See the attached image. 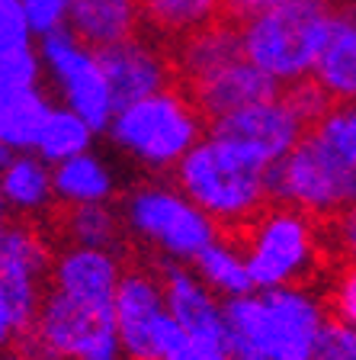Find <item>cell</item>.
Masks as SVG:
<instances>
[{
  "label": "cell",
  "instance_id": "6da1fadb",
  "mask_svg": "<svg viewBox=\"0 0 356 360\" xmlns=\"http://www.w3.org/2000/svg\"><path fill=\"white\" fill-rule=\"evenodd\" d=\"M327 319L312 283L251 290L225 302V345L235 360H315Z\"/></svg>",
  "mask_w": 356,
  "mask_h": 360
},
{
  "label": "cell",
  "instance_id": "7a4b0ae2",
  "mask_svg": "<svg viewBox=\"0 0 356 360\" xmlns=\"http://www.w3.org/2000/svg\"><path fill=\"white\" fill-rule=\"evenodd\" d=\"M173 187L206 212L222 232L235 235L273 202V167L244 148L206 132L173 167Z\"/></svg>",
  "mask_w": 356,
  "mask_h": 360
},
{
  "label": "cell",
  "instance_id": "3957f363",
  "mask_svg": "<svg viewBox=\"0 0 356 360\" xmlns=\"http://www.w3.org/2000/svg\"><path fill=\"white\" fill-rule=\"evenodd\" d=\"M235 238L244 251L253 290L315 283L334 264L324 222L279 200L257 212Z\"/></svg>",
  "mask_w": 356,
  "mask_h": 360
},
{
  "label": "cell",
  "instance_id": "277c9868",
  "mask_svg": "<svg viewBox=\"0 0 356 360\" xmlns=\"http://www.w3.org/2000/svg\"><path fill=\"white\" fill-rule=\"evenodd\" d=\"M209 132L206 116L186 87L171 84L151 97L116 106L106 135L128 161L151 174H167Z\"/></svg>",
  "mask_w": 356,
  "mask_h": 360
},
{
  "label": "cell",
  "instance_id": "5b68a950",
  "mask_svg": "<svg viewBox=\"0 0 356 360\" xmlns=\"http://www.w3.org/2000/svg\"><path fill=\"white\" fill-rule=\"evenodd\" d=\"M327 22H331L327 0H296L253 13L237 22L241 55L276 87H296L312 77Z\"/></svg>",
  "mask_w": 356,
  "mask_h": 360
},
{
  "label": "cell",
  "instance_id": "8992f818",
  "mask_svg": "<svg viewBox=\"0 0 356 360\" xmlns=\"http://www.w3.org/2000/svg\"><path fill=\"white\" fill-rule=\"evenodd\" d=\"M126 235L151 248L161 264H193L206 245L222 235L212 219L173 184H138L119 202Z\"/></svg>",
  "mask_w": 356,
  "mask_h": 360
},
{
  "label": "cell",
  "instance_id": "52a82bcc",
  "mask_svg": "<svg viewBox=\"0 0 356 360\" xmlns=\"http://www.w3.org/2000/svg\"><path fill=\"white\" fill-rule=\"evenodd\" d=\"M327 97L312 81L296 84V87L276 90L263 100L241 106V110L218 116L209 122V132L222 135L225 142L244 148L260 165L276 167L289 155L302 135L308 132L315 120L327 110Z\"/></svg>",
  "mask_w": 356,
  "mask_h": 360
},
{
  "label": "cell",
  "instance_id": "ba28073f",
  "mask_svg": "<svg viewBox=\"0 0 356 360\" xmlns=\"http://www.w3.org/2000/svg\"><path fill=\"white\" fill-rule=\"evenodd\" d=\"M29 360H122L112 309L45 286L36 322L16 341Z\"/></svg>",
  "mask_w": 356,
  "mask_h": 360
},
{
  "label": "cell",
  "instance_id": "9c48e42d",
  "mask_svg": "<svg viewBox=\"0 0 356 360\" xmlns=\"http://www.w3.org/2000/svg\"><path fill=\"white\" fill-rule=\"evenodd\" d=\"M36 49L42 55L45 75L58 94V103L84 116L97 132H106L116 103H112L110 81H106L97 49L81 42L67 26L42 36Z\"/></svg>",
  "mask_w": 356,
  "mask_h": 360
},
{
  "label": "cell",
  "instance_id": "30bf717a",
  "mask_svg": "<svg viewBox=\"0 0 356 360\" xmlns=\"http://www.w3.org/2000/svg\"><path fill=\"white\" fill-rule=\"evenodd\" d=\"M110 309H112V322H116L122 357L154 360L161 331L171 322V315L164 309V290L157 267L128 264L116 283Z\"/></svg>",
  "mask_w": 356,
  "mask_h": 360
},
{
  "label": "cell",
  "instance_id": "8fae6325",
  "mask_svg": "<svg viewBox=\"0 0 356 360\" xmlns=\"http://www.w3.org/2000/svg\"><path fill=\"white\" fill-rule=\"evenodd\" d=\"M100 61H103V71H106L110 94L116 106L151 97L157 90L177 84L171 45L157 42V39L145 36V32H138L132 39H122V42L110 45V49H100Z\"/></svg>",
  "mask_w": 356,
  "mask_h": 360
},
{
  "label": "cell",
  "instance_id": "7c38bea8",
  "mask_svg": "<svg viewBox=\"0 0 356 360\" xmlns=\"http://www.w3.org/2000/svg\"><path fill=\"white\" fill-rule=\"evenodd\" d=\"M122 251L87 245H58L48 267V290H58L71 300L110 306L116 283L122 277Z\"/></svg>",
  "mask_w": 356,
  "mask_h": 360
},
{
  "label": "cell",
  "instance_id": "4fadbf2b",
  "mask_svg": "<svg viewBox=\"0 0 356 360\" xmlns=\"http://www.w3.org/2000/svg\"><path fill=\"white\" fill-rule=\"evenodd\" d=\"M164 309L180 331L206 341H225V300L212 292L190 264H157Z\"/></svg>",
  "mask_w": 356,
  "mask_h": 360
},
{
  "label": "cell",
  "instance_id": "5bb4252c",
  "mask_svg": "<svg viewBox=\"0 0 356 360\" xmlns=\"http://www.w3.org/2000/svg\"><path fill=\"white\" fill-rule=\"evenodd\" d=\"M308 81L327 103H356V0L331 4V22Z\"/></svg>",
  "mask_w": 356,
  "mask_h": 360
},
{
  "label": "cell",
  "instance_id": "9a60e30c",
  "mask_svg": "<svg viewBox=\"0 0 356 360\" xmlns=\"http://www.w3.org/2000/svg\"><path fill=\"white\" fill-rule=\"evenodd\" d=\"M180 87H183V84H180ZM276 90H282V87H276L267 75H260L244 55H237L235 61L216 68L212 75L199 77V81L186 84V94L199 106L206 122L218 120V116H228V112L241 110V106L253 103V100L270 97Z\"/></svg>",
  "mask_w": 356,
  "mask_h": 360
},
{
  "label": "cell",
  "instance_id": "2e32d148",
  "mask_svg": "<svg viewBox=\"0 0 356 360\" xmlns=\"http://www.w3.org/2000/svg\"><path fill=\"white\" fill-rule=\"evenodd\" d=\"M0 196L10 216L42 219L52 206H58L52 190V165L36 151H13L0 165Z\"/></svg>",
  "mask_w": 356,
  "mask_h": 360
},
{
  "label": "cell",
  "instance_id": "e0dca14e",
  "mask_svg": "<svg viewBox=\"0 0 356 360\" xmlns=\"http://www.w3.org/2000/svg\"><path fill=\"white\" fill-rule=\"evenodd\" d=\"M241 55V39H237V22L222 16V20L209 22L202 30L183 36L180 42L171 45V58H173V75L177 84H193L199 77L212 75L216 68L228 65Z\"/></svg>",
  "mask_w": 356,
  "mask_h": 360
},
{
  "label": "cell",
  "instance_id": "ac0fdd59",
  "mask_svg": "<svg viewBox=\"0 0 356 360\" xmlns=\"http://www.w3.org/2000/svg\"><path fill=\"white\" fill-rule=\"evenodd\" d=\"M67 30L97 52L110 49L141 32L138 0H67Z\"/></svg>",
  "mask_w": 356,
  "mask_h": 360
},
{
  "label": "cell",
  "instance_id": "d6986e66",
  "mask_svg": "<svg viewBox=\"0 0 356 360\" xmlns=\"http://www.w3.org/2000/svg\"><path fill=\"white\" fill-rule=\"evenodd\" d=\"M52 190L58 206H90V202L116 200L119 180L110 161L93 155V148H90L84 155L52 165Z\"/></svg>",
  "mask_w": 356,
  "mask_h": 360
},
{
  "label": "cell",
  "instance_id": "ffe728a7",
  "mask_svg": "<svg viewBox=\"0 0 356 360\" xmlns=\"http://www.w3.org/2000/svg\"><path fill=\"white\" fill-rule=\"evenodd\" d=\"M55 257V241L48 225L39 219H10L0 235V274L42 280L48 286V267Z\"/></svg>",
  "mask_w": 356,
  "mask_h": 360
},
{
  "label": "cell",
  "instance_id": "44dd1931",
  "mask_svg": "<svg viewBox=\"0 0 356 360\" xmlns=\"http://www.w3.org/2000/svg\"><path fill=\"white\" fill-rule=\"evenodd\" d=\"M48 232L67 245L110 248L122 251L126 245V222L112 202H90V206H61L55 219H48Z\"/></svg>",
  "mask_w": 356,
  "mask_h": 360
},
{
  "label": "cell",
  "instance_id": "7402d4cb",
  "mask_svg": "<svg viewBox=\"0 0 356 360\" xmlns=\"http://www.w3.org/2000/svg\"><path fill=\"white\" fill-rule=\"evenodd\" d=\"M141 32L164 45L202 30L225 16L222 0H138Z\"/></svg>",
  "mask_w": 356,
  "mask_h": 360
},
{
  "label": "cell",
  "instance_id": "603a6c76",
  "mask_svg": "<svg viewBox=\"0 0 356 360\" xmlns=\"http://www.w3.org/2000/svg\"><path fill=\"white\" fill-rule=\"evenodd\" d=\"M190 267H193L202 277V283H206L212 292H218L225 302L237 300V296H244V292L253 290L244 251H241L235 235H228V232H222L212 245L202 248Z\"/></svg>",
  "mask_w": 356,
  "mask_h": 360
},
{
  "label": "cell",
  "instance_id": "cb8c5ba5",
  "mask_svg": "<svg viewBox=\"0 0 356 360\" xmlns=\"http://www.w3.org/2000/svg\"><path fill=\"white\" fill-rule=\"evenodd\" d=\"M52 100L42 87L26 90H0V145L13 151H32Z\"/></svg>",
  "mask_w": 356,
  "mask_h": 360
},
{
  "label": "cell",
  "instance_id": "d4e9b609",
  "mask_svg": "<svg viewBox=\"0 0 356 360\" xmlns=\"http://www.w3.org/2000/svg\"><path fill=\"white\" fill-rule=\"evenodd\" d=\"M97 129L90 126L84 116H77L74 110H67L61 103H52L48 116H45L42 129H39V139H36V155L48 165H58L65 158H74L84 155V151L93 148L97 142Z\"/></svg>",
  "mask_w": 356,
  "mask_h": 360
},
{
  "label": "cell",
  "instance_id": "484cf974",
  "mask_svg": "<svg viewBox=\"0 0 356 360\" xmlns=\"http://www.w3.org/2000/svg\"><path fill=\"white\" fill-rule=\"evenodd\" d=\"M42 296H45L42 280L0 274V351L16 347V341L32 328L36 312L42 306Z\"/></svg>",
  "mask_w": 356,
  "mask_h": 360
},
{
  "label": "cell",
  "instance_id": "4316f807",
  "mask_svg": "<svg viewBox=\"0 0 356 360\" xmlns=\"http://www.w3.org/2000/svg\"><path fill=\"white\" fill-rule=\"evenodd\" d=\"M154 360H235L225 341H206V338H193L177 328V322H167L157 341V357Z\"/></svg>",
  "mask_w": 356,
  "mask_h": 360
},
{
  "label": "cell",
  "instance_id": "83f0119b",
  "mask_svg": "<svg viewBox=\"0 0 356 360\" xmlns=\"http://www.w3.org/2000/svg\"><path fill=\"white\" fill-rule=\"evenodd\" d=\"M321 296L327 312L341 322L356 325V261H334L321 277Z\"/></svg>",
  "mask_w": 356,
  "mask_h": 360
},
{
  "label": "cell",
  "instance_id": "f1b7e54d",
  "mask_svg": "<svg viewBox=\"0 0 356 360\" xmlns=\"http://www.w3.org/2000/svg\"><path fill=\"white\" fill-rule=\"evenodd\" d=\"M45 68L42 55L36 45L20 49V52L0 55V90H26V87H42Z\"/></svg>",
  "mask_w": 356,
  "mask_h": 360
},
{
  "label": "cell",
  "instance_id": "f546056e",
  "mask_svg": "<svg viewBox=\"0 0 356 360\" xmlns=\"http://www.w3.org/2000/svg\"><path fill=\"white\" fill-rule=\"evenodd\" d=\"M36 45V32H32L26 10L20 0H0V55L20 52Z\"/></svg>",
  "mask_w": 356,
  "mask_h": 360
},
{
  "label": "cell",
  "instance_id": "4dcf8cb0",
  "mask_svg": "<svg viewBox=\"0 0 356 360\" xmlns=\"http://www.w3.org/2000/svg\"><path fill=\"white\" fill-rule=\"evenodd\" d=\"M315 360H356V325L331 315L318 338Z\"/></svg>",
  "mask_w": 356,
  "mask_h": 360
},
{
  "label": "cell",
  "instance_id": "1f68e13d",
  "mask_svg": "<svg viewBox=\"0 0 356 360\" xmlns=\"http://www.w3.org/2000/svg\"><path fill=\"white\" fill-rule=\"evenodd\" d=\"M327 248L334 261H356V202L324 222Z\"/></svg>",
  "mask_w": 356,
  "mask_h": 360
},
{
  "label": "cell",
  "instance_id": "d6a6232c",
  "mask_svg": "<svg viewBox=\"0 0 356 360\" xmlns=\"http://www.w3.org/2000/svg\"><path fill=\"white\" fill-rule=\"evenodd\" d=\"M36 39L67 26V0H20Z\"/></svg>",
  "mask_w": 356,
  "mask_h": 360
},
{
  "label": "cell",
  "instance_id": "836d02e7",
  "mask_svg": "<svg viewBox=\"0 0 356 360\" xmlns=\"http://www.w3.org/2000/svg\"><path fill=\"white\" fill-rule=\"evenodd\" d=\"M282 4H296V0H222V10L228 20L241 22L253 13H263V10H273L282 7Z\"/></svg>",
  "mask_w": 356,
  "mask_h": 360
},
{
  "label": "cell",
  "instance_id": "e575fe53",
  "mask_svg": "<svg viewBox=\"0 0 356 360\" xmlns=\"http://www.w3.org/2000/svg\"><path fill=\"white\" fill-rule=\"evenodd\" d=\"M0 360H29V357H26L20 347H4V351H0Z\"/></svg>",
  "mask_w": 356,
  "mask_h": 360
},
{
  "label": "cell",
  "instance_id": "d590c367",
  "mask_svg": "<svg viewBox=\"0 0 356 360\" xmlns=\"http://www.w3.org/2000/svg\"><path fill=\"white\" fill-rule=\"evenodd\" d=\"M7 222H10V210H7V202H4V196H0V235H4Z\"/></svg>",
  "mask_w": 356,
  "mask_h": 360
},
{
  "label": "cell",
  "instance_id": "8d00e7d4",
  "mask_svg": "<svg viewBox=\"0 0 356 360\" xmlns=\"http://www.w3.org/2000/svg\"><path fill=\"white\" fill-rule=\"evenodd\" d=\"M7 158H10V151L4 148V145H0V165H4V161H7Z\"/></svg>",
  "mask_w": 356,
  "mask_h": 360
}]
</instances>
